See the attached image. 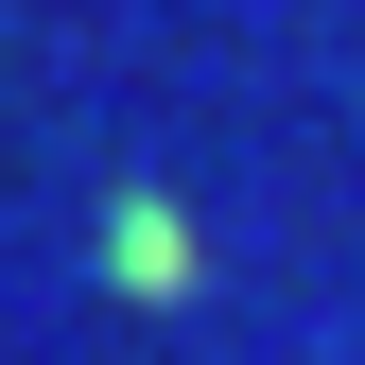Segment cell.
<instances>
[{
    "label": "cell",
    "instance_id": "obj_1",
    "mask_svg": "<svg viewBox=\"0 0 365 365\" xmlns=\"http://www.w3.org/2000/svg\"><path fill=\"white\" fill-rule=\"evenodd\" d=\"M105 279H122V296H192V226H174V192H122V209H105Z\"/></svg>",
    "mask_w": 365,
    "mask_h": 365
}]
</instances>
